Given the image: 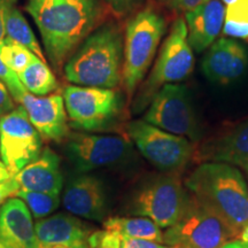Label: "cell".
Returning <instances> with one entry per match:
<instances>
[{
    "mask_svg": "<svg viewBox=\"0 0 248 248\" xmlns=\"http://www.w3.org/2000/svg\"><path fill=\"white\" fill-rule=\"evenodd\" d=\"M26 11L35 21L46 55L57 70H61L100 17L98 0H27Z\"/></svg>",
    "mask_w": 248,
    "mask_h": 248,
    "instance_id": "obj_1",
    "label": "cell"
},
{
    "mask_svg": "<svg viewBox=\"0 0 248 248\" xmlns=\"http://www.w3.org/2000/svg\"><path fill=\"white\" fill-rule=\"evenodd\" d=\"M185 185L239 239L248 226V187L239 170L224 162L207 161L191 173Z\"/></svg>",
    "mask_w": 248,
    "mask_h": 248,
    "instance_id": "obj_2",
    "label": "cell"
},
{
    "mask_svg": "<svg viewBox=\"0 0 248 248\" xmlns=\"http://www.w3.org/2000/svg\"><path fill=\"white\" fill-rule=\"evenodd\" d=\"M124 38L120 27L106 23L93 31L63 66L73 84L114 89L122 80Z\"/></svg>",
    "mask_w": 248,
    "mask_h": 248,
    "instance_id": "obj_3",
    "label": "cell"
},
{
    "mask_svg": "<svg viewBox=\"0 0 248 248\" xmlns=\"http://www.w3.org/2000/svg\"><path fill=\"white\" fill-rule=\"evenodd\" d=\"M166 29L164 17L151 7L138 12L126 24L122 80L129 97L146 75Z\"/></svg>",
    "mask_w": 248,
    "mask_h": 248,
    "instance_id": "obj_4",
    "label": "cell"
},
{
    "mask_svg": "<svg viewBox=\"0 0 248 248\" xmlns=\"http://www.w3.org/2000/svg\"><path fill=\"white\" fill-rule=\"evenodd\" d=\"M193 67L194 55L188 43L187 27L183 18H178L163 42L150 76L139 90L133 102V113L144 110L164 85L176 84L190 76Z\"/></svg>",
    "mask_w": 248,
    "mask_h": 248,
    "instance_id": "obj_5",
    "label": "cell"
},
{
    "mask_svg": "<svg viewBox=\"0 0 248 248\" xmlns=\"http://www.w3.org/2000/svg\"><path fill=\"white\" fill-rule=\"evenodd\" d=\"M63 101L70 126L83 131H104L111 128L122 111V98L113 89L68 85Z\"/></svg>",
    "mask_w": 248,
    "mask_h": 248,
    "instance_id": "obj_6",
    "label": "cell"
},
{
    "mask_svg": "<svg viewBox=\"0 0 248 248\" xmlns=\"http://www.w3.org/2000/svg\"><path fill=\"white\" fill-rule=\"evenodd\" d=\"M235 239L230 229L193 194L178 221L163 233V244L181 248H221Z\"/></svg>",
    "mask_w": 248,
    "mask_h": 248,
    "instance_id": "obj_7",
    "label": "cell"
},
{
    "mask_svg": "<svg viewBox=\"0 0 248 248\" xmlns=\"http://www.w3.org/2000/svg\"><path fill=\"white\" fill-rule=\"evenodd\" d=\"M187 198L177 173L162 175L138 188L130 203V213L147 217L161 229H168L184 212Z\"/></svg>",
    "mask_w": 248,
    "mask_h": 248,
    "instance_id": "obj_8",
    "label": "cell"
},
{
    "mask_svg": "<svg viewBox=\"0 0 248 248\" xmlns=\"http://www.w3.org/2000/svg\"><path fill=\"white\" fill-rule=\"evenodd\" d=\"M126 131L139 152L162 171L175 172L184 168L193 155L188 139L161 130L144 120L128 123Z\"/></svg>",
    "mask_w": 248,
    "mask_h": 248,
    "instance_id": "obj_9",
    "label": "cell"
},
{
    "mask_svg": "<svg viewBox=\"0 0 248 248\" xmlns=\"http://www.w3.org/2000/svg\"><path fill=\"white\" fill-rule=\"evenodd\" d=\"M145 122L173 135L200 139L201 131L192 106L190 90L183 84H167L148 105Z\"/></svg>",
    "mask_w": 248,
    "mask_h": 248,
    "instance_id": "obj_10",
    "label": "cell"
},
{
    "mask_svg": "<svg viewBox=\"0 0 248 248\" xmlns=\"http://www.w3.org/2000/svg\"><path fill=\"white\" fill-rule=\"evenodd\" d=\"M42 151V136L22 105L0 117V156L13 177L35 161Z\"/></svg>",
    "mask_w": 248,
    "mask_h": 248,
    "instance_id": "obj_11",
    "label": "cell"
},
{
    "mask_svg": "<svg viewBox=\"0 0 248 248\" xmlns=\"http://www.w3.org/2000/svg\"><path fill=\"white\" fill-rule=\"evenodd\" d=\"M66 139L64 153L79 173L115 166L128 159L132 152L130 142L120 136L74 132Z\"/></svg>",
    "mask_w": 248,
    "mask_h": 248,
    "instance_id": "obj_12",
    "label": "cell"
},
{
    "mask_svg": "<svg viewBox=\"0 0 248 248\" xmlns=\"http://www.w3.org/2000/svg\"><path fill=\"white\" fill-rule=\"evenodd\" d=\"M20 104L42 138L60 142L68 137V115L61 94L37 97L27 91L21 98Z\"/></svg>",
    "mask_w": 248,
    "mask_h": 248,
    "instance_id": "obj_13",
    "label": "cell"
},
{
    "mask_svg": "<svg viewBox=\"0 0 248 248\" xmlns=\"http://www.w3.org/2000/svg\"><path fill=\"white\" fill-rule=\"evenodd\" d=\"M248 68L246 48L233 39L214 42L202 61V73L210 82L228 85L240 79Z\"/></svg>",
    "mask_w": 248,
    "mask_h": 248,
    "instance_id": "obj_14",
    "label": "cell"
},
{
    "mask_svg": "<svg viewBox=\"0 0 248 248\" xmlns=\"http://www.w3.org/2000/svg\"><path fill=\"white\" fill-rule=\"evenodd\" d=\"M62 203L73 215L102 221L107 213V197L100 179L91 175L77 176L68 183Z\"/></svg>",
    "mask_w": 248,
    "mask_h": 248,
    "instance_id": "obj_15",
    "label": "cell"
},
{
    "mask_svg": "<svg viewBox=\"0 0 248 248\" xmlns=\"http://www.w3.org/2000/svg\"><path fill=\"white\" fill-rule=\"evenodd\" d=\"M36 248H91V228L77 217L57 214L35 225Z\"/></svg>",
    "mask_w": 248,
    "mask_h": 248,
    "instance_id": "obj_16",
    "label": "cell"
},
{
    "mask_svg": "<svg viewBox=\"0 0 248 248\" xmlns=\"http://www.w3.org/2000/svg\"><path fill=\"white\" fill-rule=\"evenodd\" d=\"M0 243L5 248H36L32 215L20 198H9L0 208Z\"/></svg>",
    "mask_w": 248,
    "mask_h": 248,
    "instance_id": "obj_17",
    "label": "cell"
},
{
    "mask_svg": "<svg viewBox=\"0 0 248 248\" xmlns=\"http://www.w3.org/2000/svg\"><path fill=\"white\" fill-rule=\"evenodd\" d=\"M225 13L222 0H208L185 13L187 38L192 49L200 53L212 46L223 29Z\"/></svg>",
    "mask_w": 248,
    "mask_h": 248,
    "instance_id": "obj_18",
    "label": "cell"
},
{
    "mask_svg": "<svg viewBox=\"0 0 248 248\" xmlns=\"http://www.w3.org/2000/svg\"><path fill=\"white\" fill-rule=\"evenodd\" d=\"M198 159L224 162L248 172V119L201 146Z\"/></svg>",
    "mask_w": 248,
    "mask_h": 248,
    "instance_id": "obj_19",
    "label": "cell"
},
{
    "mask_svg": "<svg viewBox=\"0 0 248 248\" xmlns=\"http://www.w3.org/2000/svg\"><path fill=\"white\" fill-rule=\"evenodd\" d=\"M14 179L22 190L60 194L63 183L60 157L51 148H43L39 156L16 173Z\"/></svg>",
    "mask_w": 248,
    "mask_h": 248,
    "instance_id": "obj_20",
    "label": "cell"
},
{
    "mask_svg": "<svg viewBox=\"0 0 248 248\" xmlns=\"http://www.w3.org/2000/svg\"><path fill=\"white\" fill-rule=\"evenodd\" d=\"M104 228L117 232L122 238L146 239L163 244L161 228L147 217H111L105 221Z\"/></svg>",
    "mask_w": 248,
    "mask_h": 248,
    "instance_id": "obj_21",
    "label": "cell"
},
{
    "mask_svg": "<svg viewBox=\"0 0 248 248\" xmlns=\"http://www.w3.org/2000/svg\"><path fill=\"white\" fill-rule=\"evenodd\" d=\"M26 90L37 97H45L58 89V82L44 60L33 55L32 60L18 74Z\"/></svg>",
    "mask_w": 248,
    "mask_h": 248,
    "instance_id": "obj_22",
    "label": "cell"
},
{
    "mask_svg": "<svg viewBox=\"0 0 248 248\" xmlns=\"http://www.w3.org/2000/svg\"><path fill=\"white\" fill-rule=\"evenodd\" d=\"M5 32L7 38L26 46L37 57L45 61L44 52L40 47L38 40L36 39L35 33L28 24L22 12L16 7V5L9 9L7 15H6Z\"/></svg>",
    "mask_w": 248,
    "mask_h": 248,
    "instance_id": "obj_23",
    "label": "cell"
},
{
    "mask_svg": "<svg viewBox=\"0 0 248 248\" xmlns=\"http://www.w3.org/2000/svg\"><path fill=\"white\" fill-rule=\"evenodd\" d=\"M14 195L23 200L33 217L38 219L48 216L60 206L59 194L42 193V192H32L18 188Z\"/></svg>",
    "mask_w": 248,
    "mask_h": 248,
    "instance_id": "obj_24",
    "label": "cell"
},
{
    "mask_svg": "<svg viewBox=\"0 0 248 248\" xmlns=\"http://www.w3.org/2000/svg\"><path fill=\"white\" fill-rule=\"evenodd\" d=\"M35 53L27 48L26 46L18 44L14 40L6 38L2 40L1 59L6 66H8L15 73L20 74L32 60Z\"/></svg>",
    "mask_w": 248,
    "mask_h": 248,
    "instance_id": "obj_25",
    "label": "cell"
},
{
    "mask_svg": "<svg viewBox=\"0 0 248 248\" xmlns=\"http://www.w3.org/2000/svg\"><path fill=\"white\" fill-rule=\"evenodd\" d=\"M1 45L2 42H0V80L4 83L7 88L9 94L12 95L13 100L20 102L21 98L24 93L27 92L22 82L20 80V77L15 71H13L8 66H6L1 59Z\"/></svg>",
    "mask_w": 248,
    "mask_h": 248,
    "instance_id": "obj_26",
    "label": "cell"
},
{
    "mask_svg": "<svg viewBox=\"0 0 248 248\" xmlns=\"http://www.w3.org/2000/svg\"><path fill=\"white\" fill-rule=\"evenodd\" d=\"M122 237L115 231L102 230L92 232L90 235V247L91 248H121Z\"/></svg>",
    "mask_w": 248,
    "mask_h": 248,
    "instance_id": "obj_27",
    "label": "cell"
},
{
    "mask_svg": "<svg viewBox=\"0 0 248 248\" xmlns=\"http://www.w3.org/2000/svg\"><path fill=\"white\" fill-rule=\"evenodd\" d=\"M164 7L176 13H187L208 0H159Z\"/></svg>",
    "mask_w": 248,
    "mask_h": 248,
    "instance_id": "obj_28",
    "label": "cell"
},
{
    "mask_svg": "<svg viewBox=\"0 0 248 248\" xmlns=\"http://www.w3.org/2000/svg\"><path fill=\"white\" fill-rule=\"evenodd\" d=\"M225 18L248 23V0H237L234 4L228 6Z\"/></svg>",
    "mask_w": 248,
    "mask_h": 248,
    "instance_id": "obj_29",
    "label": "cell"
},
{
    "mask_svg": "<svg viewBox=\"0 0 248 248\" xmlns=\"http://www.w3.org/2000/svg\"><path fill=\"white\" fill-rule=\"evenodd\" d=\"M223 33L225 36L234 37V38L248 39V23L225 18L224 24H223Z\"/></svg>",
    "mask_w": 248,
    "mask_h": 248,
    "instance_id": "obj_30",
    "label": "cell"
},
{
    "mask_svg": "<svg viewBox=\"0 0 248 248\" xmlns=\"http://www.w3.org/2000/svg\"><path fill=\"white\" fill-rule=\"evenodd\" d=\"M142 0H106L108 6L117 15H125L133 11Z\"/></svg>",
    "mask_w": 248,
    "mask_h": 248,
    "instance_id": "obj_31",
    "label": "cell"
},
{
    "mask_svg": "<svg viewBox=\"0 0 248 248\" xmlns=\"http://www.w3.org/2000/svg\"><path fill=\"white\" fill-rule=\"evenodd\" d=\"M121 248H170L167 245L146 239H136V238H122Z\"/></svg>",
    "mask_w": 248,
    "mask_h": 248,
    "instance_id": "obj_32",
    "label": "cell"
},
{
    "mask_svg": "<svg viewBox=\"0 0 248 248\" xmlns=\"http://www.w3.org/2000/svg\"><path fill=\"white\" fill-rule=\"evenodd\" d=\"M15 108L13 98L9 94L7 88L0 80V117L11 113Z\"/></svg>",
    "mask_w": 248,
    "mask_h": 248,
    "instance_id": "obj_33",
    "label": "cell"
},
{
    "mask_svg": "<svg viewBox=\"0 0 248 248\" xmlns=\"http://www.w3.org/2000/svg\"><path fill=\"white\" fill-rule=\"evenodd\" d=\"M17 0H0V42L6 38L5 20L8 11L16 5Z\"/></svg>",
    "mask_w": 248,
    "mask_h": 248,
    "instance_id": "obj_34",
    "label": "cell"
},
{
    "mask_svg": "<svg viewBox=\"0 0 248 248\" xmlns=\"http://www.w3.org/2000/svg\"><path fill=\"white\" fill-rule=\"evenodd\" d=\"M18 190V185L13 178L11 182L5 183V184H0V204L7 199L11 195H14L15 192Z\"/></svg>",
    "mask_w": 248,
    "mask_h": 248,
    "instance_id": "obj_35",
    "label": "cell"
},
{
    "mask_svg": "<svg viewBox=\"0 0 248 248\" xmlns=\"http://www.w3.org/2000/svg\"><path fill=\"white\" fill-rule=\"evenodd\" d=\"M14 177L12 173L9 172L7 167L5 166L2 161H0V184H5V183L11 182Z\"/></svg>",
    "mask_w": 248,
    "mask_h": 248,
    "instance_id": "obj_36",
    "label": "cell"
},
{
    "mask_svg": "<svg viewBox=\"0 0 248 248\" xmlns=\"http://www.w3.org/2000/svg\"><path fill=\"white\" fill-rule=\"evenodd\" d=\"M221 248H248V243L244 240H233L225 244L224 246Z\"/></svg>",
    "mask_w": 248,
    "mask_h": 248,
    "instance_id": "obj_37",
    "label": "cell"
},
{
    "mask_svg": "<svg viewBox=\"0 0 248 248\" xmlns=\"http://www.w3.org/2000/svg\"><path fill=\"white\" fill-rule=\"evenodd\" d=\"M239 239L246 241V243H248V226H247L246 229H245V230H244L243 232H241Z\"/></svg>",
    "mask_w": 248,
    "mask_h": 248,
    "instance_id": "obj_38",
    "label": "cell"
},
{
    "mask_svg": "<svg viewBox=\"0 0 248 248\" xmlns=\"http://www.w3.org/2000/svg\"><path fill=\"white\" fill-rule=\"evenodd\" d=\"M235 1H237V0H222L223 4L226 5V6H230V5H232V4H234Z\"/></svg>",
    "mask_w": 248,
    "mask_h": 248,
    "instance_id": "obj_39",
    "label": "cell"
},
{
    "mask_svg": "<svg viewBox=\"0 0 248 248\" xmlns=\"http://www.w3.org/2000/svg\"><path fill=\"white\" fill-rule=\"evenodd\" d=\"M170 248H181V247H170Z\"/></svg>",
    "mask_w": 248,
    "mask_h": 248,
    "instance_id": "obj_40",
    "label": "cell"
},
{
    "mask_svg": "<svg viewBox=\"0 0 248 248\" xmlns=\"http://www.w3.org/2000/svg\"><path fill=\"white\" fill-rule=\"evenodd\" d=\"M247 173H248V172H247Z\"/></svg>",
    "mask_w": 248,
    "mask_h": 248,
    "instance_id": "obj_41",
    "label": "cell"
}]
</instances>
